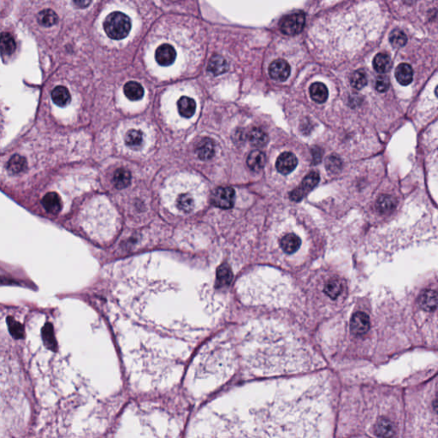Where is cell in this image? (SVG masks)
Listing matches in <instances>:
<instances>
[{"instance_id": "obj_1", "label": "cell", "mask_w": 438, "mask_h": 438, "mask_svg": "<svg viewBox=\"0 0 438 438\" xmlns=\"http://www.w3.org/2000/svg\"><path fill=\"white\" fill-rule=\"evenodd\" d=\"M322 382L281 385L266 403L246 414L212 418L199 438H322L329 416Z\"/></svg>"}, {"instance_id": "obj_2", "label": "cell", "mask_w": 438, "mask_h": 438, "mask_svg": "<svg viewBox=\"0 0 438 438\" xmlns=\"http://www.w3.org/2000/svg\"><path fill=\"white\" fill-rule=\"evenodd\" d=\"M104 29L107 35L112 40H122L131 32V18L122 12L115 11L105 20Z\"/></svg>"}, {"instance_id": "obj_3", "label": "cell", "mask_w": 438, "mask_h": 438, "mask_svg": "<svg viewBox=\"0 0 438 438\" xmlns=\"http://www.w3.org/2000/svg\"><path fill=\"white\" fill-rule=\"evenodd\" d=\"M305 16L303 12H295L285 16L279 23L280 30L286 35H296L305 26Z\"/></svg>"}, {"instance_id": "obj_4", "label": "cell", "mask_w": 438, "mask_h": 438, "mask_svg": "<svg viewBox=\"0 0 438 438\" xmlns=\"http://www.w3.org/2000/svg\"><path fill=\"white\" fill-rule=\"evenodd\" d=\"M319 179L320 177H319V173L315 171H312L307 175H305L300 186L296 188L295 190H293L290 194L291 199L296 202L301 200L308 192L311 191L312 189H314L317 186V184H319Z\"/></svg>"}, {"instance_id": "obj_5", "label": "cell", "mask_w": 438, "mask_h": 438, "mask_svg": "<svg viewBox=\"0 0 438 438\" xmlns=\"http://www.w3.org/2000/svg\"><path fill=\"white\" fill-rule=\"evenodd\" d=\"M375 435L378 438H395L396 434V426L392 418L388 416H380L373 425Z\"/></svg>"}, {"instance_id": "obj_6", "label": "cell", "mask_w": 438, "mask_h": 438, "mask_svg": "<svg viewBox=\"0 0 438 438\" xmlns=\"http://www.w3.org/2000/svg\"><path fill=\"white\" fill-rule=\"evenodd\" d=\"M236 198L234 189L229 187L218 188L213 195V203L218 208L229 209L233 207Z\"/></svg>"}, {"instance_id": "obj_7", "label": "cell", "mask_w": 438, "mask_h": 438, "mask_svg": "<svg viewBox=\"0 0 438 438\" xmlns=\"http://www.w3.org/2000/svg\"><path fill=\"white\" fill-rule=\"evenodd\" d=\"M269 74L273 80L285 82L290 76V64L284 59H276L269 67Z\"/></svg>"}, {"instance_id": "obj_8", "label": "cell", "mask_w": 438, "mask_h": 438, "mask_svg": "<svg viewBox=\"0 0 438 438\" xmlns=\"http://www.w3.org/2000/svg\"><path fill=\"white\" fill-rule=\"evenodd\" d=\"M176 51L172 45L163 44L156 50L155 59L158 64L162 66H170L175 62Z\"/></svg>"}, {"instance_id": "obj_9", "label": "cell", "mask_w": 438, "mask_h": 438, "mask_svg": "<svg viewBox=\"0 0 438 438\" xmlns=\"http://www.w3.org/2000/svg\"><path fill=\"white\" fill-rule=\"evenodd\" d=\"M297 164V158L292 152H284L276 160V170L282 175H288L295 170Z\"/></svg>"}, {"instance_id": "obj_10", "label": "cell", "mask_w": 438, "mask_h": 438, "mask_svg": "<svg viewBox=\"0 0 438 438\" xmlns=\"http://www.w3.org/2000/svg\"><path fill=\"white\" fill-rule=\"evenodd\" d=\"M351 330L356 336L366 334L370 329V319L367 314L358 312L351 319Z\"/></svg>"}, {"instance_id": "obj_11", "label": "cell", "mask_w": 438, "mask_h": 438, "mask_svg": "<svg viewBox=\"0 0 438 438\" xmlns=\"http://www.w3.org/2000/svg\"><path fill=\"white\" fill-rule=\"evenodd\" d=\"M196 153L199 160L204 161L213 159L215 155V145L213 140L209 138L202 139L197 146Z\"/></svg>"}, {"instance_id": "obj_12", "label": "cell", "mask_w": 438, "mask_h": 438, "mask_svg": "<svg viewBox=\"0 0 438 438\" xmlns=\"http://www.w3.org/2000/svg\"><path fill=\"white\" fill-rule=\"evenodd\" d=\"M420 307L427 312L435 311L437 306V293L435 290H424L420 296Z\"/></svg>"}, {"instance_id": "obj_13", "label": "cell", "mask_w": 438, "mask_h": 438, "mask_svg": "<svg viewBox=\"0 0 438 438\" xmlns=\"http://www.w3.org/2000/svg\"><path fill=\"white\" fill-rule=\"evenodd\" d=\"M179 114L185 118L193 117L196 111V103L192 98L184 96L179 98L177 102Z\"/></svg>"}, {"instance_id": "obj_14", "label": "cell", "mask_w": 438, "mask_h": 438, "mask_svg": "<svg viewBox=\"0 0 438 438\" xmlns=\"http://www.w3.org/2000/svg\"><path fill=\"white\" fill-rule=\"evenodd\" d=\"M42 204L48 213L56 214L61 210V199L59 194L54 192L45 194L42 199Z\"/></svg>"}, {"instance_id": "obj_15", "label": "cell", "mask_w": 438, "mask_h": 438, "mask_svg": "<svg viewBox=\"0 0 438 438\" xmlns=\"http://www.w3.org/2000/svg\"><path fill=\"white\" fill-rule=\"evenodd\" d=\"M125 144L130 148L138 151L142 148L144 144V135L141 131L137 130H131L126 134L124 138Z\"/></svg>"}, {"instance_id": "obj_16", "label": "cell", "mask_w": 438, "mask_h": 438, "mask_svg": "<svg viewBox=\"0 0 438 438\" xmlns=\"http://www.w3.org/2000/svg\"><path fill=\"white\" fill-rule=\"evenodd\" d=\"M396 80L401 85H409L413 82L414 70L407 64H399L396 69Z\"/></svg>"}, {"instance_id": "obj_17", "label": "cell", "mask_w": 438, "mask_h": 438, "mask_svg": "<svg viewBox=\"0 0 438 438\" xmlns=\"http://www.w3.org/2000/svg\"><path fill=\"white\" fill-rule=\"evenodd\" d=\"M247 164L251 170L260 171L263 169L266 164V155L263 151L259 150L251 151L247 157Z\"/></svg>"}, {"instance_id": "obj_18", "label": "cell", "mask_w": 438, "mask_h": 438, "mask_svg": "<svg viewBox=\"0 0 438 438\" xmlns=\"http://www.w3.org/2000/svg\"><path fill=\"white\" fill-rule=\"evenodd\" d=\"M51 98L54 103L60 107H66L71 100L69 92L65 87L58 86L51 92Z\"/></svg>"}, {"instance_id": "obj_19", "label": "cell", "mask_w": 438, "mask_h": 438, "mask_svg": "<svg viewBox=\"0 0 438 438\" xmlns=\"http://www.w3.org/2000/svg\"><path fill=\"white\" fill-rule=\"evenodd\" d=\"M123 93L130 100L137 101L143 97L144 89L140 83L128 82L124 85Z\"/></svg>"}, {"instance_id": "obj_20", "label": "cell", "mask_w": 438, "mask_h": 438, "mask_svg": "<svg viewBox=\"0 0 438 438\" xmlns=\"http://www.w3.org/2000/svg\"><path fill=\"white\" fill-rule=\"evenodd\" d=\"M310 95L313 100L319 104H322L328 99V96H329L328 88L324 83H314L310 87Z\"/></svg>"}, {"instance_id": "obj_21", "label": "cell", "mask_w": 438, "mask_h": 438, "mask_svg": "<svg viewBox=\"0 0 438 438\" xmlns=\"http://www.w3.org/2000/svg\"><path fill=\"white\" fill-rule=\"evenodd\" d=\"M228 63L225 59H223V57L219 55H215L211 59L209 64H208V71L214 74V75H219V74H223L228 70Z\"/></svg>"}, {"instance_id": "obj_22", "label": "cell", "mask_w": 438, "mask_h": 438, "mask_svg": "<svg viewBox=\"0 0 438 438\" xmlns=\"http://www.w3.org/2000/svg\"><path fill=\"white\" fill-rule=\"evenodd\" d=\"M301 241L295 234H289L281 240V249L287 253H293L300 248Z\"/></svg>"}, {"instance_id": "obj_23", "label": "cell", "mask_w": 438, "mask_h": 438, "mask_svg": "<svg viewBox=\"0 0 438 438\" xmlns=\"http://www.w3.org/2000/svg\"><path fill=\"white\" fill-rule=\"evenodd\" d=\"M131 181V174L128 170L123 168L116 170L113 175V184L115 187L118 189H125L127 188Z\"/></svg>"}, {"instance_id": "obj_24", "label": "cell", "mask_w": 438, "mask_h": 438, "mask_svg": "<svg viewBox=\"0 0 438 438\" xmlns=\"http://www.w3.org/2000/svg\"><path fill=\"white\" fill-rule=\"evenodd\" d=\"M248 140L252 146L263 147L268 142V136L261 128L254 127L248 134Z\"/></svg>"}, {"instance_id": "obj_25", "label": "cell", "mask_w": 438, "mask_h": 438, "mask_svg": "<svg viewBox=\"0 0 438 438\" xmlns=\"http://www.w3.org/2000/svg\"><path fill=\"white\" fill-rule=\"evenodd\" d=\"M233 274L228 264H223L217 271V286L223 287L230 284Z\"/></svg>"}, {"instance_id": "obj_26", "label": "cell", "mask_w": 438, "mask_h": 438, "mask_svg": "<svg viewBox=\"0 0 438 438\" xmlns=\"http://www.w3.org/2000/svg\"><path fill=\"white\" fill-rule=\"evenodd\" d=\"M27 169V160L20 155H14L11 160H9L7 165V170L11 174H19L25 171Z\"/></svg>"}, {"instance_id": "obj_27", "label": "cell", "mask_w": 438, "mask_h": 438, "mask_svg": "<svg viewBox=\"0 0 438 438\" xmlns=\"http://www.w3.org/2000/svg\"><path fill=\"white\" fill-rule=\"evenodd\" d=\"M396 199L394 197L384 194L377 199V210L379 211L380 213H391V211H393L396 207Z\"/></svg>"}, {"instance_id": "obj_28", "label": "cell", "mask_w": 438, "mask_h": 438, "mask_svg": "<svg viewBox=\"0 0 438 438\" xmlns=\"http://www.w3.org/2000/svg\"><path fill=\"white\" fill-rule=\"evenodd\" d=\"M37 18L39 23L44 27H51L59 21V16L56 12L50 9H45L40 11Z\"/></svg>"}, {"instance_id": "obj_29", "label": "cell", "mask_w": 438, "mask_h": 438, "mask_svg": "<svg viewBox=\"0 0 438 438\" xmlns=\"http://www.w3.org/2000/svg\"><path fill=\"white\" fill-rule=\"evenodd\" d=\"M373 67H374L376 71L381 73V74H384L391 69V58L387 54H377L373 59Z\"/></svg>"}, {"instance_id": "obj_30", "label": "cell", "mask_w": 438, "mask_h": 438, "mask_svg": "<svg viewBox=\"0 0 438 438\" xmlns=\"http://www.w3.org/2000/svg\"><path fill=\"white\" fill-rule=\"evenodd\" d=\"M16 49V41L10 33L0 34V50L6 54H13Z\"/></svg>"}, {"instance_id": "obj_31", "label": "cell", "mask_w": 438, "mask_h": 438, "mask_svg": "<svg viewBox=\"0 0 438 438\" xmlns=\"http://www.w3.org/2000/svg\"><path fill=\"white\" fill-rule=\"evenodd\" d=\"M324 292L331 299H337L342 293V284L338 279H331L327 282L324 288Z\"/></svg>"}, {"instance_id": "obj_32", "label": "cell", "mask_w": 438, "mask_h": 438, "mask_svg": "<svg viewBox=\"0 0 438 438\" xmlns=\"http://www.w3.org/2000/svg\"><path fill=\"white\" fill-rule=\"evenodd\" d=\"M350 83L353 88H356L358 90H360L362 88H365L367 84L366 73L362 69H358L357 71L353 72V74L351 75Z\"/></svg>"}, {"instance_id": "obj_33", "label": "cell", "mask_w": 438, "mask_h": 438, "mask_svg": "<svg viewBox=\"0 0 438 438\" xmlns=\"http://www.w3.org/2000/svg\"><path fill=\"white\" fill-rule=\"evenodd\" d=\"M193 197L189 194H183L177 198V208L184 213H190L194 209Z\"/></svg>"}, {"instance_id": "obj_34", "label": "cell", "mask_w": 438, "mask_h": 438, "mask_svg": "<svg viewBox=\"0 0 438 438\" xmlns=\"http://www.w3.org/2000/svg\"><path fill=\"white\" fill-rule=\"evenodd\" d=\"M390 41H391V45L394 47L401 48L406 45V41H407V37H406V35H405V33L403 31H401V30H398V29H396V30H394L391 33Z\"/></svg>"}, {"instance_id": "obj_35", "label": "cell", "mask_w": 438, "mask_h": 438, "mask_svg": "<svg viewBox=\"0 0 438 438\" xmlns=\"http://www.w3.org/2000/svg\"><path fill=\"white\" fill-rule=\"evenodd\" d=\"M375 88L380 93H383V92L388 91L389 88H390V80H389L388 76L379 75L377 77L376 83H375Z\"/></svg>"}, {"instance_id": "obj_36", "label": "cell", "mask_w": 438, "mask_h": 438, "mask_svg": "<svg viewBox=\"0 0 438 438\" xmlns=\"http://www.w3.org/2000/svg\"><path fill=\"white\" fill-rule=\"evenodd\" d=\"M10 329H11L12 334H13L14 337H16V338H21V336H22V333H23V330L21 329V324H18L15 320H12L10 323Z\"/></svg>"}, {"instance_id": "obj_37", "label": "cell", "mask_w": 438, "mask_h": 438, "mask_svg": "<svg viewBox=\"0 0 438 438\" xmlns=\"http://www.w3.org/2000/svg\"><path fill=\"white\" fill-rule=\"evenodd\" d=\"M326 166L328 170L336 171L341 167L340 160L338 158L330 157L327 160Z\"/></svg>"}, {"instance_id": "obj_38", "label": "cell", "mask_w": 438, "mask_h": 438, "mask_svg": "<svg viewBox=\"0 0 438 438\" xmlns=\"http://www.w3.org/2000/svg\"><path fill=\"white\" fill-rule=\"evenodd\" d=\"M5 114H4V110L2 108V104L0 102V138L3 135L4 126H5Z\"/></svg>"}, {"instance_id": "obj_39", "label": "cell", "mask_w": 438, "mask_h": 438, "mask_svg": "<svg viewBox=\"0 0 438 438\" xmlns=\"http://www.w3.org/2000/svg\"><path fill=\"white\" fill-rule=\"evenodd\" d=\"M74 4L80 8H84V7H87L88 5H90L91 2L90 1H75Z\"/></svg>"}]
</instances>
